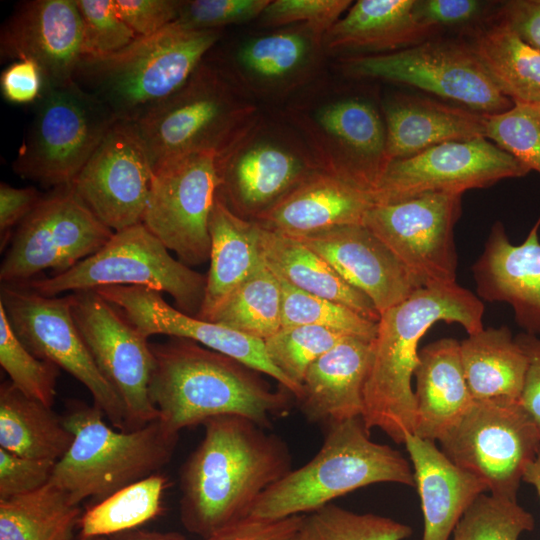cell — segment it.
Here are the masks:
<instances>
[{
	"instance_id": "36",
	"label": "cell",
	"mask_w": 540,
	"mask_h": 540,
	"mask_svg": "<svg viewBox=\"0 0 540 540\" xmlns=\"http://www.w3.org/2000/svg\"><path fill=\"white\" fill-rule=\"evenodd\" d=\"M498 90L513 103L540 104V51L494 20L467 43Z\"/></svg>"
},
{
	"instance_id": "44",
	"label": "cell",
	"mask_w": 540,
	"mask_h": 540,
	"mask_svg": "<svg viewBox=\"0 0 540 540\" xmlns=\"http://www.w3.org/2000/svg\"><path fill=\"white\" fill-rule=\"evenodd\" d=\"M0 364L25 395L52 407L59 367L30 352L11 328L0 304Z\"/></svg>"
},
{
	"instance_id": "17",
	"label": "cell",
	"mask_w": 540,
	"mask_h": 540,
	"mask_svg": "<svg viewBox=\"0 0 540 540\" xmlns=\"http://www.w3.org/2000/svg\"><path fill=\"white\" fill-rule=\"evenodd\" d=\"M462 194L425 193L374 204L362 224L404 264L423 287L455 284L458 256L454 228Z\"/></svg>"
},
{
	"instance_id": "20",
	"label": "cell",
	"mask_w": 540,
	"mask_h": 540,
	"mask_svg": "<svg viewBox=\"0 0 540 540\" xmlns=\"http://www.w3.org/2000/svg\"><path fill=\"white\" fill-rule=\"evenodd\" d=\"M153 169L131 123L116 121L71 186L114 232L142 223Z\"/></svg>"
},
{
	"instance_id": "16",
	"label": "cell",
	"mask_w": 540,
	"mask_h": 540,
	"mask_svg": "<svg viewBox=\"0 0 540 540\" xmlns=\"http://www.w3.org/2000/svg\"><path fill=\"white\" fill-rule=\"evenodd\" d=\"M219 185L215 153L190 154L153 170L142 223L189 267L210 258L209 221Z\"/></svg>"
},
{
	"instance_id": "59",
	"label": "cell",
	"mask_w": 540,
	"mask_h": 540,
	"mask_svg": "<svg viewBox=\"0 0 540 540\" xmlns=\"http://www.w3.org/2000/svg\"><path fill=\"white\" fill-rule=\"evenodd\" d=\"M79 540H106L105 537H95V538H80Z\"/></svg>"
},
{
	"instance_id": "2",
	"label": "cell",
	"mask_w": 540,
	"mask_h": 540,
	"mask_svg": "<svg viewBox=\"0 0 540 540\" xmlns=\"http://www.w3.org/2000/svg\"><path fill=\"white\" fill-rule=\"evenodd\" d=\"M484 305L457 283L422 287L380 315L364 384L362 419L395 443L414 434L416 402L412 376L419 362V342L437 322L458 323L474 334L483 327Z\"/></svg>"
},
{
	"instance_id": "37",
	"label": "cell",
	"mask_w": 540,
	"mask_h": 540,
	"mask_svg": "<svg viewBox=\"0 0 540 540\" xmlns=\"http://www.w3.org/2000/svg\"><path fill=\"white\" fill-rule=\"evenodd\" d=\"M79 505L48 483L41 489L0 500V540H71Z\"/></svg>"
},
{
	"instance_id": "4",
	"label": "cell",
	"mask_w": 540,
	"mask_h": 540,
	"mask_svg": "<svg viewBox=\"0 0 540 540\" xmlns=\"http://www.w3.org/2000/svg\"><path fill=\"white\" fill-rule=\"evenodd\" d=\"M220 37L221 30H196L174 21L111 55L82 58L74 81L117 121L133 124L176 93Z\"/></svg>"
},
{
	"instance_id": "1",
	"label": "cell",
	"mask_w": 540,
	"mask_h": 540,
	"mask_svg": "<svg viewBox=\"0 0 540 540\" xmlns=\"http://www.w3.org/2000/svg\"><path fill=\"white\" fill-rule=\"evenodd\" d=\"M203 425L179 471V513L186 530L207 538L249 518L261 494L292 470V455L284 439L246 417Z\"/></svg>"
},
{
	"instance_id": "9",
	"label": "cell",
	"mask_w": 540,
	"mask_h": 540,
	"mask_svg": "<svg viewBox=\"0 0 540 540\" xmlns=\"http://www.w3.org/2000/svg\"><path fill=\"white\" fill-rule=\"evenodd\" d=\"M18 284L50 297L107 286H141L169 294L178 310L197 317L206 276L172 257L139 223L114 232L98 252L69 270Z\"/></svg>"
},
{
	"instance_id": "35",
	"label": "cell",
	"mask_w": 540,
	"mask_h": 540,
	"mask_svg": "<svg viewBox=\"0 0 540 540\" xmlns=\"http://www.w3.org/2000/svg\"><path fill=\"white\" fill-rule=\"evenodd\" d=\"M74 440L62 416L25 395L11 381L0 385V448L57 462Z\"/></svg>"
},
{
	"instance_id": "8",
	"label": "cell",
	"mask_w": 540,
	"mask_h": 540,
	"mask_svg": "<svg viewBox=\"0 0 540 540\" xmlns=\"http://www.w3.org/2000/svg\"><path fill=\"white\" fill-rule=\"evenodd\" d=\"M283 117L322 172L374 193L389 162L383 114L372 99L325 85L289 103Z\"/></svg>"
},
{
	"instance_id": "21",
	"label": "cell",
	"mask_w": 540,
	"mask_h": 540,
	"mask_svg": "<svg viewBox=\"0 0 540 540\" xmlns=\"http://www.w3.org/2000/svg\"><path fill=\"white\" fill-rule=\"evenodd\" d=\"M119 308L147 338L168 335L195 341L272 377L296 400L300 389L269 359L264 340L224 325L190 316L170 306L161 292L141 286H107L94 289Z\"/></svg>"
},
{
	"instance_id": "11",
	"label": "cell",
	"mask_w": 540,
	"mask_h": 540,
	"mask_svg": "<svg viewBox=\"0 0 540 540\" xmlns=\"http://www.w3.org/2000/svg\"><path fill=\"white\" fill-rule=\"evenodd\" d=\"M217 196L238 216L255 221L321 171L285 121L261 116L218 156Z\"/></svg>"
},
{
	"instance_id": "18",
	"label": "cell",
	"mask_w": 540,
	"mask_h": 540,
	"mask_svg": "<svg viewBox=\"0 0 540 540\" xmlns=\"http://www.w3.org/2000/svg\"><path fill=\"white\" fill-rule=\"evenodd\" d=\"M69 295L75 324L98 368L122 399L129 430L158 419L149 395L154 369L149 338L95 290Z\"/></svg>"
},
{
	"instance_id": "10",
	"label": "cell",
	"mask_w": 540,
	"mask_h": 540,
	"mask_svg": "<svg viewBox=\"0 0 540 540\" xmlns=\"http://www.w3.org/2000/svg\"><path fill=\"white\" fill-rule=\"evenodd\" d=\"M116 121L75 81L44 87L12 169L42 186L71 185Z\"/></svg>"
},
{
	"instance_id": "12",
	"label": "cell",
	"mask_w": 540,
	"mask_h": 540,
	"mask_svg": "<svg viewBox=\"0 0 540 540\" xmlns=\"http://www.w3.org/2000/svg\"><path fill=\"white\" fill-rule=\"evenodd\" d=\"M438 441L490 494L510 499H517L525 468L540 450L538 428L520 401L501 399L473 400Z\"/></svg>"
},
{
	"instance_id": "48",
	"label": "cell",
	"mask_w": 540,
	"mask_h": 540,
	"mask_svg": "<svg viewBox=\"0 0 540 540\" xmlns=\"http://www.w3.org/2000/svg\"><path fill=\"white\" fill-rule=\"evenodd\" d=\"M351 5L350 0H275L259 19L267 27L305 24L324 36Z\"/></svg>"
},
{
	"instance_id": "57",
	"label": "cell",
	"mask_w": 540,
	"mask_h": 540,
	"mask_svg": "<svg viewBox=\"0 0 540 540\" xmlns=\"http://www.w3.org/2000/svg\"><path fill=\"white\" fill-rule=\"evenodd\" d=\"M112 540H185L176 532L127 531L114 535Z\"/></svg>"
},
{
	"instance_id": "32",
	"label": "cell",
	"mask_w": 540,
	"mask_h": 540,
	"mask_svg": "<svg viewBox=\"0 0 540 540\" xmlns=\"http://www.w3.org/2000/svg\"><path fill=\"white\" fill-rule=\"evenodd\" d=\"M210 268L198 318L210 321L216 311L262 263L259 226L235 214L218 196L209 221Z\"/></svg>"
},
{
	"instance_id": "29",
	"label": "cell",
	"mask_w": 540,
	"mask_h": 540,
	"mask_svg": "<svg viewBox=\"0 0 540 540\" xmlns=\"http://www.w3.org/2000/svg\"><path fill=\"white\" fill-rule=\"evenodd\" d=\"M374 204L372 193L319 171L254 222L272 232L298 236L362 224Z\"/></svg>"
},
{
	"instance_id": "3",
	"label": "cell",
	"mask_w": 540,
	"mask_h": 540,
	"mask_svg": "<svg viewBox=\"0 0 540 540\" xmlns=\"http://www.w3.org/2000/svg\"><path fill=\"white\" fill-rule=\"evenodd\" d=\"M150 347V399L174 432L230 414L269 429L274 419L289 412L291 392L272 389L260 372L229 356L176 337Z\"/></svg>"
},
{
	"instance_id": "26",
	"label": "cell",
	"mask_w": 540,
	"mask_h": 540,
	"mask_svg": "<svg viewBox=\"0 0 540 540\" xmlns=\"http://www.w3.org/2000/svg\"><path fill=\"white\" fill-rule=\"evenodd\" d=\"M371 353L372 341L349 336L309 366L296 399L308 422L327 427L362 417Z\"/></svg>"
},
{
	"instance_id": "27",
	"label": "cell",
	"mask_w": 540,
	"mask_h": 540,
	"mask_svg": "<svg viewBox=\"0 0 540 540\" xmlns=\"http://www.w3.org/2000/svg\"><path fill=\"white\" fill-rule=\"evenodd\" d=\"M403 444L421 501L424 520L421 540H449L464 513L488 487L453 463L435 441L410 434Z\"/></svg>"
},
{
	"instance_id": "19",
	"label": "cell",
	"mask_w": 540,
	"mask_h": 540,
	"mask_svg": "<svg viewBox=\"0 0 540 540\" xmlns=\"http://www.w3.org/2000/svg\"><path fill=\"white\" fill-rule=\"evenodd\" d=\"M530 170L486 137L450 141L391 161L376 190L375 204L396 203L425 193L463 194Z\"/></svg>"
},
{
	"instance_id": "5",
	"label": "cell",
	"mask_w": 540,
	"mask_h": 540,
	"mask_svg": "<svg viewBox=\"0 0 540 540\" xmlns=\"http://www.w3.org/2000/svg\"><path fill=\"white\" fill-rule=\"evenodd\" d=\"M377 483L415 487L409 461L389 445L373 442L362 417L335 422L326 427L317 454L268 487L249 517L272 521L311 513Z\"/></svg>"
},
{
	"instance_id": "55",
	"label": "cell",
	"mask_w": 540,
	"mask_h": 540,
	"mask_svg": "<svg viewBox=\"0 0 540 540\" xmlns=\"http://www.w3.org/2000/svg\"><path fill=\"white\" fill-rule=\"evenodd\" d=\"M495 19L540 51V0L505 1L496 10Z\"/></svg>"
},
{
	"instance_id": "50",
	"label": "cell",
	"mask_w": 540,
	"mask_h": 540,
	"mask_svg": "<svg viewBox=\"0 0 540 540\" xmlns=\"http://www.w3.org/2000/svg\"><path fill=\"white\" fill-rule=\"evenodd\" d=\"M492 4L478 0H415L413 14L418 22L439 30L462 28L482 20Z\"/></svg>"
},
{
	"instance_id": "53",
	"label": "cell",
	"mask_w": 540,
	"mask_h": 540,
	"mask_svg": "<svg viewBox=\"0 0 540 540\" xmlns=\"http://www.w3.org/2000/svg\"><path fill=\"white\" fill-rule=\"evenodd\" d=\"M43 197L35 187L17 188L0 184V247L5 249L15 229Z\"/></svg>"
},
{
	"instance_id": "14",
	"label": "cell",
	"mask_w": 540,
	"mask_h": 540,
	"mask_svg": "<svg viewBox=\"0 0 540 540\" xmlns=\"http://www.w3.org/2000/svg\"><path fill=\"white\" fill-rule=\"evenodd\" d=\"M0 304L30 352L72 375L115 429L130 431L122 399L98 368L75 324L69 294L50 297L20 284L1 283Z\"/></svg>"
},
{
	"instance_id": "13",
	"label": "cell",
	"mask_w": 540,
	"mask_h": 540,
	"mask_svg": "<svg viewBox=\"0 0 540 540\" xmlns=\"http://www.w3.org/2000/svg\"><path fill=\"white\" fill-rule=\"evenodd\" d=\"M339 63L348 77L413 86L488 116L513 106L464 42L430 39L396 52L346 56Z\"/></svg>"
},
{
	"instance_id": "25",
	"label": "cell",
	"mask_w": 540,
	"mask_h": 540,
	"mask_svg": "<svg viewBox=\"0 0 540 540\" xmlns=\"http://www.w3.org/2000/svg\"><path fill=\"white\" fill-rule=\"evenodd\" d=\"M540 218L520 244L510 242L504 225L493 224L471 270L477 295L504 302L526 333L540 335Z\"/></svg>"
},
{
	"instance_id": "39",
	"label": "cell",
	"mask_w": 540,
	"mask_h": 540,
	"mask_svg": "<svg viewBox=\"0 0 540 540\" xmlns=\"http://www.w3.org/2000/svg\"><path fill=\"white\" fill-rule=\"evenodd\" d=\"M281 306L280 282L263 262L230 294L210 321L265 340L282 327Z\"/></svg>"
},
{
	"instance_id": "15",
	"label": "cell",
	"mask_w": 540,
	"mask_h": 540,
	"mask_svg": "<svg viewBox=\"0 0 540 540\" xmlns=\"http://www.w3.org/2000/svg\"><path fill=\"white\" fill-rule=\"evenodd\" d=\"M113 234L71 185L53 188L15 229L1 262V283H23L48 269L69 270Z\"/></svg>"
},
{
	"instance_id": "28",
	"label": "cell",
	"mask_w": 540,
	"mask_h": 540,
	"mask_svg": "<svg viewBox=\"0 0 540 540\" xmlns=\"http://www.w3.org/2000/svg\"><path fill=\"white\" fill-rule=\"evenodd\" d=\"M390 163L433 146L486 137L487 116L425 97L395 94L381 105Z\"/></svg>"
},
{
	"instance_id": "34",
	"label": "cell",
	"mask_w": 540,
	"mask_h": 540,
	"mask_svg": "<svg viewBox=\"0 0 540 540\" xmlns=\"http://www.w3.org/2000/svg\"><path fill=\"white\" fill-rule=\"evenodd\" d=\"M460 357L473 400H520L527 358L507 326L468 335L460 342Z\"/></svg>"
},
{
	"instance_id": "40",
	"label": "cell",
	"mask_w": 540,
	"mask_h": 540,
	"mask_svg": "<svg viewBox=\"0 0 540 540\" xmlns=\"http://www.w3.org/2000/svg\"><path fill=\"white\" fill-rule=\"evenodd\" d=\"M409 525L373 513H356L329 503L303 515L295 540H404Z\"/></svg>"
},
{
	"instance_id": "47",
	"label": "cell",
	"mask_w": 540,
	"mask_h": 540,
	"mask_svg": "<svg viewBox=\"0 0 540 540\" xmlns=\"http://www.w3.org/2000/svg\"><path fill=\"white\" fill-rule=\"evenodd\" d=\"M271 0L181 1L175 21L196 30H221L259 18Z\"/></svg>"
},
{
	"instance_id": "56",
	"label": "cell",
	"mask_w": 540,
	"mask_h": 540,
	"mask_svg": "<svg viewBox=\"0 0 540 540\" xmlns=\"http://www.w3.org/2000/svg\"><path fill=\"white\" fill-rule=\"evenodd\" d=\"M515 340L527 358V372L519 401L540 434V338L523 332L517 334Z\"/></svg>"
},
{
	"instance_id": "22",
	"label": "cell",
	"mask_w": 540,
	"mask_h": 540,
	"mask_svg": "<svg viewBox=\"0 0 540 540\" xmlns=\"http://www.w3.org/2000/svg\"><path fill=\"white\" fill-rule=\"evenodd\" d=\"M2 59L31 60L44 87L74 81L82 59V25L76 0H31L18 4L0 33Z\"/></svg>"
},
{
	"instance_id": "7",
	"label": "cell",
	"mask_w": 540,
	"mask_h": 540,
	"mask_svg": "<svg viewBox=\"0 0 540 540\" xmlns=\"http://www.w3.org/2000/svg\"><path fill=\"white\" fill-rule=\"evenodd\" d=\"M259 115L249 94L205 58L176 93L133 125L155 170L190 154L219 156Z\"/></svg>"
},
{
	"instance_id": "23",
	"label": "cell",
	"mask_w": 540,
	"mask_h": 540,
	"mask_svg": "<svg viewBox=\"0 0 540 540\" xmlns=\"http://www.w3.org/2000/svg\"><path fill=\"white\" fill-rule=\"evenodd\" d=\"M365 294L380 315L422 288L394 253L363 224L292 236Z\"/></svg>"
},
{
	"instance_id": "6",
	"label": "cell",
	"mask_w": 540,
	"mask_h": 540,
	"mask_svg": "<svg viewBox=\"0 0 540 540\" xmlns=\"http://www.w3.org/2000/svg\"><path fill=\"white\" fill-rule=\"evenodd\" d=\"M104 413L82 401H70L64 416L74 440L56 462L50 484L69 502L102 500L118 490L158 473L173 457L179 433L160 418L132 431L112 429Z\"/></svg>"
},
{
	"instance_id": "30",
	"label": "cell",
	"mask_w": 540,
	"mask_h": 540,
	"mask_svg": "<svg viewBox=\"0 0 540 540\" xmlns=\"http://www.w3.org/2000/svg\"><path fill=\"white\" fill-rule=\"evenodd\" d=\"M414 1L355 2L324 34V51L376 55L396 52L430 40L440 30L416 20Z\"/></svg>"
},
{
	"instance_id": "54",
	"label": "cell",
	"mask_w": 540,
	"mask_h": 540,
	"mask_svg": "<svg viewBox=\"0 0 540 540\" xmlns=\"http://www.w3.org/2000/svg\"><path fill=\"white\" fill-rule=\"evenodd\" d=\"M302 518L296 515L269 521L249 517L204 540H285L297 532Z\"/></svg>"
},
{
	"instance_id": "24",
	"label": "cell",
	"mask_w": 540,
	"mask_h": 540,
	"mask_svg": "<svg viewBox=\"0 0 540 540\" xmlns=\"http://www.w3.org/2000/svg\"><path fill=\"white\" fill-rule=\"evenodd\" d=\"M322 51L323 35L295 24L242 41L214 62L247 94L284 96L309 83Z\"/></svg>"
},
{
	"instance_id": "31",
	"label": "cell",
	"mask_w": 540,
	"mask_h": 540,
	"mask_svg": "<svg viewBox=\"0 0 540 540\" xmlns=\"http://www.w3.org/2000/svg\"><path fill=\"white\" fill-rule=\"evenodd\" d=\"M416 425L414 435L438 440L473 401L460 357V342L442 338L419 350L414 371Z\"/></svg>"
},
{
	"instance_id": "45",
	"label": "cell",
	"mask_w": 540,
	"mask_h": 540,
	"mask_svg": "<svg viewBox=\"0 0 540 540\" xmlns=\"http://www.w3.org/2000/svg\"><path fill=\"white\" fill-rule=\"evenodd\" d=\"M486 138L540 174V104L516 102L487 116Z\"/></svg>"
},
{
	"instance_id": "46",
	"label": "cell",
	"mask_w": 540,
	"mask_h": 540,
	"mask_svg": "<svg viewBox=\"0 0 540 540\" xmlns=\"http://www.w3.org/2000/svg\"><path fill=\"white\" fill-rule=\"evenodd\" d=\"M82 25V58H100L137 37L116 14L113 0H76Z\"/></svg>"
},
{
	"instance_id": "51",
	"label": "cell",
	"mask_w": 540,
	"mask_h": 540,
	"mask_svg": "<svg viewBox=\"0 0 540 540\" xmlns=\"http://www.w3.org/2000/svg\"><path fill=\"white\" fill-rule=\"evenodd\" d=\"M180 3L179 0H113V7L136 37H144L174 22Z\"/></svg>"
},
{
	"instance_id": "43",
	"label": "cell",
	"mask_w": 540,
	"mask_h": 540,
	"mask_svg": "<svg viewBox=\"0 0 540 540\" xmlns=\"http://www.w3.org/2000/svg\"><path fill=\"white\" fill-rule=\"evenodd\" d=\"M534 529V518L517 499L481 494L467 509L453 540H518Z\"/></svg>"
},
{
	"instance_id": "42",
	"label": "cell",
	"mask_w": 540,
	"mask_h": 540,
	"mask_svg": "<svg viewBox=\"0 0 540 540\" xmlns=\"http://www.w3.org/2000/svg\"><path fill=\"white\" fill-rule=\"evenodd\" d=\"M347 337L319 326H282L266 338L264 344L271 362L301 393V383L309 366Z\"/></svg>"
},
{
	"instance_id": "52",
	"label": "cell",
	"mask_w": 540,
	"mask_h": 540,
	"mask_svg": "<svg viewBox=\"0 0 540 540\" xmlns=\"http://www.w3.org/2000/svg\"><path fill=\"white\" fill-rule=\"evenodd\" d=\"M0 87L3 97L11 103H36L44 89V79L35 62L19 60L2 71Z\"/></svg>"
},
{
	"instance_id": "33",
	"label": "cell",
	"mask_w": 540,
	"mask_h": 540,
	"mask_svg": "<svg viewBox=\"0 0 540 540\" xmlns=\"http://www.w3.org/2000/svg\"><path fill=\"white\" fill-rule=\"evenodd\" d=\"M258 241L263 262L277 278L304 292L343 304L368 320L379 321L380 313L373 302L296 238L259 226Z\"/></svg>"
},
{
	"instance_id": "38",
	"label": "cell",
	"mask_w": 540,
	"mask_h": 540,
	"mask_svg": "<svg viewBox=\"0 0 540 540\" xmlns=\"http://www.w3.org/2000/svg\"><path fill=\"white\" fill-rule=\"evenodd\" d=\"M167 478L152 474L91 506L81 515L80 538H95L131 531L158 516Z\"/></svg>"
},
{
	"instance_id": "41",
	"label": "cell",
	"mask_w": 540,
	"mask_h": 540,
	"mask_svg": "<svg viewBox=\"0 0 540 540\" xmlns=\"http://www.w3.org/2000/svg\"><path fill=\"white\" fill-rule=\"evenodd\" d=\"M278 280L282 295V326H319L347 336L374 340L378 322L364 318L343 304L312 295Z\"/></svg>"
},
{
	"instance_id": "60",
	"label": "cell",
	"mask_w": 540,
	"mask_h": 540,
	"mask_svg": "<svg viewBox=\"0 0 540 540\" xmlns=\"http://www.w3.org/2000/svg\"><path fill=\"white\" fill-rule=\"evenodd\" d=\"M285 540H295V534H293L292 536H290L289 538H287Z\"/></svg>"
},
{
	"instance_id": "49",
	"label": "cell",
	"mask_w": 540,
	"mask_h": 540,
	"mask_svg": "<svg viewBox=\"0 0 540 540\" xmlns=\"http://www.w3.org/2000/svg\"><path fill=\"white\" fill-rule=\"evenodd\" d=\"M56 462L23 457L0 448V500L25 495L47 485Z\"/></svg>"
},
{
	"instance_id": "58",
	"label": "cell",
	"mask_w": 540,
	"mask_h": 540,
	"mask_svg": "<svg viewBox=\"0 0 540 540\" xmlns=\"http://www.w3.org/2000/svg\"><path fill=\"white\" fill-rule=\"evenodd\" d=\"M523 481L534 487L540 500V450L536 458L526 466Z\"/></svg>"
}]
</instances>
